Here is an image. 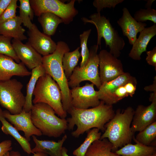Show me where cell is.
<instances>
[{
  "mask_svg": "<svg viewBox=\"0 0 156 156\" xmlns=\"http://www.w3.org/2000/svg\"><path fill=\"white\" fill-rule=\"evenodd\" d=\"M67 112L71 116L66 119L68 129L72 130L75 125L77 127L71 133L75 138L93 128L104 132L105 125L115 114L112 105H107L102 101L98 106L90 108L79 109L72 107Z\"/></svg>",
  "mask_w": 156,
  "mask_h": 156,
  "instance_id": "1",
  "label": "cell"
},
{
  "mask_svg": "<svg viewBox=\"0 0 156 156\" xmlns=\"http://www.w3.org/2000/svg\"><path fill=\"white\" fill-rule=\"evenodd\" d=\"M55 51L52 53L43 57L42 66L46 73L49 75L58 85L62 93V103L66 112L72 107L71 90L68 85L62 66L64 53L70 51L68 44L63 41H58Z\"/></svg>",
  "mask_w": 156,
  "mask_h": 156,
  "instance_id": "2",
  "label": "cell"
},
{
  "mask_svg": "<svg viewBox=\"0 0 156 156\" xmlns=\"http://www.w3.org/2000/svg\"><path fill=\"white\" fill-rule=\"evenodd\" d=\"M134 113L131 106L122 112L118 109L112 118L105 125V130L100 139H107L113 145L112 152L131 143L135 133L131 126Z\"/></svg>",
  "mask_w": 156,
  "mask_h": 156,
  "instance_id": "3",
  "label": "cell"
},
{
  "mask_svg": "<svg viewBox=\"0 0 156 156\" xmlns=\"http://www.w3.org/2000/svg\"><path fill=\"white\" fill-rule=\"evenodd\" d=\"M31 113L32 123L42 135L57 138L68 129L66 119L57 117L53 109L46 103H39L34 104Z\"/></svg>",
  "mask_w": 156,
  "mask_h": 156,
  "instance_id": "4",
  "label": "cell"
},
{
  "mask_svg": "<svg viewBox=\"0 0 156 156\" xmlns=\"http://www.w3.org/2000/svg\"><path fill=\"white\" fill-rule=\"evenodd\" d=\"M32 101L34 104L39 103L50 106L55 114L61 118H65L67 112L64 110L62 103V94L56 82L49 74H46L38 79L34 90Z\"/></svg>",
  "mask_w": 156,
  "mask_h": 156,
  "instance_id": "5",
  "label": "cell"
},
{
  "mask_svg": "<svg viewBox=\"0 0 156 156\" xmlns=\"http://www.w3.org/2000/svg\"><path fill=\"white\" fill-rule=\"evenodd\" d=\"M89 18L90 19L83 17L81 19L84 23H91L95 26L97 34V45L101 46V39L103 38L106 47L108 46L110 49L109 52L115 57H119L125 43L118 31L113 27L109 20L101 15L100 13H93Z\"/></svg>",
  "mask_w": 156,
  "mask_h": 156,
  "instance_id": "6",
  "label": "cell"
},
{
  "mask_svg": "<svg viewBox=\"0 0 156 156\" xmlns=\"http://www.w3.org/2000/svg\"><path fill=\"white\" fill-rule=\"evenodd\" d=\"M99 46L94 45L90 48L89 55L86 63L82 67L77 66L68 79L69 87L72 88L79 86L82 81H88L99 89L101 84L99 74V59L97 51Z\"/></svg>",
  "mask_w": 156,
  "mask_h": 156,
  "instance_id": "7",
  "label": "cell"
},
{
  "mask_svg": "<svg viewBox=\"0 0 156 156\" xmlns=\"http://www.w3.org/2000/svg\"><path fill=\"white\" fill-rule=\"evenodd\" d=\"M23 87L16 79L0 81V105L12 114H19L23 110L25 101L21 91Z\"/></svg>",
  "mask_w": 156,
  "mask_h": 156,
  "instance_id": "8",
  "label": "cell"
},
{
  "mask_svg": "<svg viewBox=\"0 0 156 156\" xmlns=\"http://www.w3.org/2000/svg\"><path fill=\"white\" fill-rule=\"evenodd\" d=\"M75 1L71 0L66 3L59 0H29L35 16L38 17L45 12L52 13L61 18L66 25L72 22L78 13L74 6Z\"/></svg>",
  "mask_w": 156,
  "mask_h": 156,
  "instance_id": "9",
  "label": "cell"
},
{
  "mask_svg": "<svg viewBox=\"0 0 156 156\" xmlns=\"http://www.w3.org/2000/svg\"><path fill=\"white\" fill-rule=\"evenodd\" d=\"M99 76L101 84L112 81L124 73L121 60L105 49L98 54Z\"/></svg>",
  "mask_w": 156,
  "mask_h": 156,
  "instance_id": "10",
  "label": "cell"
},
{
  "mask_svg": "<svg viewBox=\"0 0 156 156\" xmlns=\"http://www.w3.org/2000/svg\"><path fill=\"white\" fill-rule=\"evenodd\" d=\"M94 85L86 83L82 86H77L70 89L72 107L79 109H86L98 106L101 101Z\"/></svg>",
  "mask_w": 156,
  "mask_h": 156,
  "instance_id": "11",
  "label": "cell"
},
{
  "mask_svg": "<svg viewBox=\"0 0 156 156\" xmlns=\"http://www.w3.org/2000/svg\"><path fill=\"white\" fill-rule=\"evenodd\" d=\"M3 114L9 121L14 125L18 131H23L24 137L28 141L32 135L41 136L42 134L40 130L34 125L31 118V111L27 112L23 110L20 113L12 114L8 110L3 111Z\"/></svg>",
  "mask_w": 156,
  "mask_h": 156,
  "instance_id": "12",
  "label": "cell"
},
{
  "mask_svg": "<svg viewBox=\"0 0 156 156\" xmlns=\"http://www.w3.org/2000/svg\"><path fill=\"white\" fill-rule=\"evenodd\" d=\"M28 35L27 43L43 56L52 53L56 49L57 44L51 36L40 32L34 24L29 29Z\"/></svg>",
  "mask_w": 156,
  "mask_h": 156,
  "instance_id": "13",
  "label": "cell"
},
{
  "mask_svg": "<svg viewBox=\"0 0 156 156\" xmlns=\"http://www.w3.org/2000/svg\"><path fill=\"white\" fill-rule=\"evenodd\" d=\"M156 98L150 105H138L134 111L131 128L135 133L139 132L156 121Z\"/></svg>",
  "mask_w": 156,
  "mask_h": 156,
  "instance_id": "14",
  "label": "cell"
},
{
  "mask_svg": "<svg viewBox=\"0 0 156 156\" xmlns=\"http://www.w3.org/2000/svg\"><path fill=\"white\" fill-rule=\"evenodd\" d=\"M12 43L19 60L29 69L42 64L43 57L27 43L14 39Z\"/></svg>",
  "mask_w": 156,
  "mask_h": 156,
  "instance_id": "15",
  "label": "cell"
},
{
  "mask_svg": "<svg viewBox=\"0 0 156 156\" xmlns=\"http://www.w3.org/2000/svg\"><path fill=\"white\" fill-rule=\"evenodd\" d=\"M122 10V15L117 23L121 28L123 35L127 38L129 43L133 45L137 39L138 34L142 31L147 24L136 21L126 8H123Z\"/></svg>",
  "mask_w": 156,
  "mask_h": 156,
  "instance_id": "16",
  "label": "cell"
},
{
  "mask_svg": "<svg viewBox=\"0 0 156 156\" xmlns=\"http://www.w3.org/2000/svg\"><path fill=\"white\" fill-rule=\"evenodd\" d=\"M31 74L22 62L17 63L12 58L0 54V81L9 80L14 76L24 77Z\"/></svg>",
  "mask_w": 156,
  "mask_h": 156,
  "instance_id": "17",
  "label": "cell"
},
{
  "mask_svg": "<svg viewBox=\"0 0 156 156\" xmlns=\"http://www.w3.org/2000/svg\"><path fill=\"white\" fill-rule=\"evenodd\" d=\"M140 33L129 54L130 57L135 60H140L142 53L147 51L146 48L149 41L156 34V24L146 27Z\"/></svg>",
  "mask_w": 156,
  "mask_h": 156,
  "instance_id": "18",
  "label": "cell"
},
{
  "mask_svg": "<svg viewBox=\"0 0 156 156\" xmlns=\"http://www.w3.org/2000/svg\"><path fill=\"white\" fill-rule=\"evenodd\" d=\"M32 137L35 146L31 149V153L42 152L50 156H62V146L67 139L66 134H65L62 139L57 142L50 140H40L34 135H32Z\"/></svg>",
  "mask_w": 156,
  "mask_h": 156,
  "instance_id": "19",
  "label": "cell"
},
{
  "mask_svg": "<svg viewBox=\"0 0 156 156\" xmlns=\"http://www.w3.org/2000/svg\"><path fill=\"white\" fill-rule=\"evenodd\" d=\"M22 21L19 16L0 24V35L22 41L27 39L24 35L25 30L22 27Z\"/></svg>",
  "mask_w": 156,
  "mask_h": 156,
  "instance_id": "20",
  "label": "cell"
},
{
  "mask_svg": "<svg viewBox=\"0 0 156 156\" xmlns=\"http://www.w3.org/2000/svg\"><path fill=\"white\" fill-rule=\"evenodd\" d=\"M137 84V80L129 81L120 86L100 101L107 105H112L126 97H132L135 93Z\"/></svg>",
  "mask_w": 156,
  "mask_h": 156,
  "instance_id": "21",
  "label": "cell"
},
{
  "mask_svg": "<svg viewBox=\"0 0 156 156\" xmlns=\"http://www.w3.org/2000/svg\"><path fill=\"white\" fill-rule=\"evenodd\" d=\"M133 140L135 144H128L115 152L121 156H150L156 153L155 146H145Z\"/></svg>",
  "mask_w": 156,
  "mask_h": 156,
  "instance_id": "22",
  "label": "cell"
},
{
  "mask_svg": "<svg viewBox=\"0 0 156 156\" xmlns=\"http://www.w3.org/2000/svg\"><path fill=\"white\" fill-rule=\"evenodd\" d=\"M0 121L2 123L1 130L6 135H10L18 142L24 151L28 154L31 153V145L25 137L22 136L16 129L9 122L3 114V111L0 108Z\"/></svg>",
  "mask_w": 156,
  "mask_h": 156,
  "instance_id": "23",
  "label": "cell"
},
{
  "mask_svg": "<svg viewBox=\"0 0 156 156\" xmlns=\"http://www.w3.org/2000/svg\"><path fill=\"white\" fill-rule=\"evenodd\" d=\"M46 73L42 64L32 70L31 77L27 86L25 101L23 109L25 111L29 112L31 111L33 105L32 101L33 93L36 82L39 77Z\"/></svg>",
  "mask_w": 156,
  "mask_h": 156,
  "instance_id": "24",
  "label": "cell"
},
{
  "mask_svg": "<svg viewBox=\"0 0 156 156\" xmlns=\"http://www.w3.org/2000/svg\"><path fill=\"white\" fill-rule=\"evenodd\" d=\"M112 144L107 138L96 140L86 151L84 156H121L112 151Z\"/></svg>",
  "mask_w": 156,
  "mask_h": 156,
  "instance_id": "25",
  "label": "cell"
},
{
  "mask_svg": "<svg viewBox=\"0 0 156 156\" xmlns=\"http://www.w3.org/2000/svg\"><path fill=\"white\" fill-rule=\"evenodd\" d=\"M136 80L128 73H124L116 78L102 84L97 91L99 99L112 92L117 88L127 83Z\"/></svg>",
  "mask_w": 156,
  "mask_h": 156,
  "instance_id": "26",
  "label": "cell"
},
{
  "mask_svg": "<svg viewBox=\"0 0 156 156\" xmlns=\"http://www.w3.org/2000/svg\"><path fill=\"white\" fill-rule=\"evenodd\" d=\"M43 33L51 36L55 33L58 25L63 23L62 19L56 15L50 12L42 14L38 18Z\"/></svg>",
  "mask_w": 156,
  "mask_h": 156,
  "instance_id": "27",
  "label": "cell"
},
{
  "mask_svg": "<svg viewBox=\"0 0 156 156\" xmlns=\"http://www.w3.org/2000/svg\"><path fill=\"white\" fill-rule=\"evenodd\" d=\"M79 49L80 47H78L72 51L66 52L63 56L62 60L63 67L65 75L68 80L77 66L81 57Z\"/></svg>",
  "mask_w": 156,
  "mask_h": 156,
  "instance_id": "28",
  "label": "cell"
},
{
  "mask_svg": "<svg viewBox=\"0 0 156 156\" xmlns=\"http://www.w3.org/2000/svg\"><path fill=\"white\" fill-rule=\"evenodd\" d=\"M156 139V121L139 132L133 140L146 146H155Z\"/></svg>",
  "mask_w": 156,
  "mask_h": 156,
  "instance_id": "29",
  "label": "cell"
},
{
  "mask_svg": "<svg viewBox=\"0 0 156 156\" xmlns=\"http://www.w3.org/2000/svg\"><path fill=\"white\" fill-rule=\"evenodd\" d=\"M99 130L93 128L88 131L86 137L83 142L74 151L73 154L75 156H84L88 149L93 142L100 139L101 133Z\"/></svg>",
  "mask_w": 156,
  "mask_h": 156,
  "instance_id": "30",
  "label": "cell"
},
{
  "mask_svg": "<svg viewBox=\"0 0 156 156\" xmlns=\"http://www.w3.org/2000/svg\"><path fill=\"white\" fill-rule=\"evenodd\" d=\"M19 16L21 18L23 25L30 29L33 23L31 22L34 13L31 7L29 0H19Z\"/></svg>",
  "mask_w": 156,
  "mask_h": 156,
  "instance_id": "31",
  "label": "cell"
},
{
  "mask_svg": "<svg viewBox=\"0 0 156 156\" xmlns=\"http://www.w3.org/2000/svg\"><path fill=\"white\" fill-rule=\"evenodd\" d=\"M12 38L0 35V54L9 56L16 62L20 63V60L18 57L12 43Z\"/></svg>",
  "mask_w": 156,
  "mask_h": 156,
  "instance_id": "32",
  "label": "cell"
},
{
  "mask_svg": "<svg viewBox=\"0 0 156 156\" xmlns=\"http://www.w3.org/2000/svg\"><path fill=\"white\" fill-rule=\"evenodd\" d=\"M133 18L138 22L150 21L156 24V10L152 8L140 9L135 12Z\"/></svg>",
  "mask_w": 156,
  "mask_h": 156,
  "instance_id": "33",
  "label": "cell"
},
{
  "mask_svg": "<svg viewBox=\"0 0 156 156\" xmlns=\"http://www.w3.org/2000/svg\"><path fill=\"white\" fill-rule=\"evenodd\" d=\"M91 31V29H89L84 31L79 35L81 48L80 53L82 58L79 66L80 67L83 66L84 65L89 56L90 51L87 46V42Z\"/></svg>",
  "mask_w": 156,
  "mask_h": 156,
  "instance_id": "34",
  "label": "cell"
},
{
  "mask_svg": "<svg viewBox=\"0 0 156 156\" xmlns=\"http://www.w3.org/2000/svg\"><path fill=\"white\" fill-rule=\"evenodd\" d=\"M17 0H11L7 8L0 16V24L17 16L16 10L18 7L17 5Z\"/></svg>",
  "mask_w": 156,
  "mask_h": 156,
  "instance_id": "35",
  "label": "cell"
},
{
  "mask_svg": "<svg viewBox=\"0 0 156 156\" xmlns=\"http://www.w3.org/2000/svg\"><path fill=\"white\" fill-rule=\"evenodd\" d=\"M124 1V0H94L93 2V5L96 8L97 12L100 13L103 8H114L117 5Z\"/></svg>",
  "mask_w": 156,
  "mask_h": 156,
  "instance_id": "36",
  "label": "cell"
},
{
  "mask_svg": "<svg viewBox=\"0 0 156 156\" xmlns=\"http://www.w3.org/2000/svg\"><path fill=\"white\" fill-rule=\"evenodd\" d=\"M146 53L147 56L146 60L147 63L154 67L156 70V47L151 50L146 51Z\"/></svg>",
  "mask_w": 156,
  "mask_h": 156,
  "instance_id": "37",
  "label": "cell"
},
{
  "mask_svg": "<svg viewBox=\"0 0 156 156\" xmlns=\"http://www.w3.org/2000/svg\"><path fill=\"white\" fill-rule=\"evenodd\" d=\"M12 142L10 140H6L0 142V156H3L8 152L12 149Z\"/></svg>",
  "mask_w": 156,
  "mask_h": 156,
  "instance_id": "38",
  "label": "cell"
},
{
  "mask_svg": "<svg viewBox=\"0 0 156 156\" xmlns=\"http://www.w3.org/2000/svg\"><path fill=\"white\" fill-rule=\"evenodd\" d=\"M32 156H50L47 154L42 152H37L33 154ZM9 156H21L18 151H11L10 152Z\"/></svg>",
  "mask_w": 156,
  "mask_h": 156,
  "instance_id": "39",
  "label": "cell"
},
{
  "mask_svg": "<svg viewBox=\"0 0 156 156\" xmlns=\"http://www.w3.org/2000/svg\"><path fill=\"white\" fill-rule=\"evenodd\" d=\"M11 0H0V16L8 6Z\"/></svg>",
  "mask_w": 156,
  "mask_h": 156,
  "instance_id": "40",
  "label": "cell"
},
{
  "mask_svg": "<svg viewBox=\"0 0 156 156\" xmlns=\"http://www.w3.org/2000/svg\"><path fill=\"white\" fill-rule=\"evenodd\" d=\"M144 89L146 91L153 92H156V76L154 78L153 83L152 84L148 86H146Z\"/></svg>",
  "mask_w": 156,
  "mask_h": 156,
  "instance_id": "41",
  "label": "cell"
},
{
  "mask_svg": "<svg viewBox=\"0 0 156 156\" xmlns=\"http://www.w3.org/2000/svg\"><path fill=\"white\" fill-rule=\"evenodd\" d=\"M155 1V0H148L146 1L147 2L145 6L146 9L151 8V7L152 4L153 2Z\"/></svg>",
  "mask_w": 156,
  "mask_h": 156,
  "instance_id": "42",
  "label": "cell"
},
{
  "mask_svg": "<svg viewBox=\"0 0 156 156\" xmlns=\"http://www.w3.org/2000/svg\"><path fill=\"white\" fill-rule=\"evenodd\" d=\"M67 149L64 147L62 148V156H69L67 154Z\"/></svg>",
  "mask_w": 156,
  "mask_h": 156,
  "instance_id": "43",
  "label": "cell"
},
{
  "mask_svg": "<svg viewBox=\"0 0 156 156\" xmlns=\"http://www.w3.org/2000/svg\"><path fill=\"white\" fill-rule=\"evenodd\" d=\"M10 152L8 151L3 156H9Z\"/></svg>",
  "mask_w": 156,
  "mask_h": 156,
  "instance_id": "44",
  "label": "cell"
},
{
  "mask_svg": "<svg viewBox=\"0 0 156 156\" xmlns=\"http://www.w3.org/2000/svg\"><path fill=\"white\" fill-rule=\"evenodd\" d=\"M150 156H156V153H154Z\"/></svg>",
  "mask_w": 156,
  "mask_h": 156,
  "instance_id": "45",
  "label": "cell"
},
{
  "mask_svg": "<svg viewBox=\"0 0 156 156\" xmlns=\"http://www.w3.org/2000/svg\"></svg>",
  "mask_w": 156,
  "mask_h": 156,
  "instance_id": "46",
  "label": "cell"
}]
</instances>
